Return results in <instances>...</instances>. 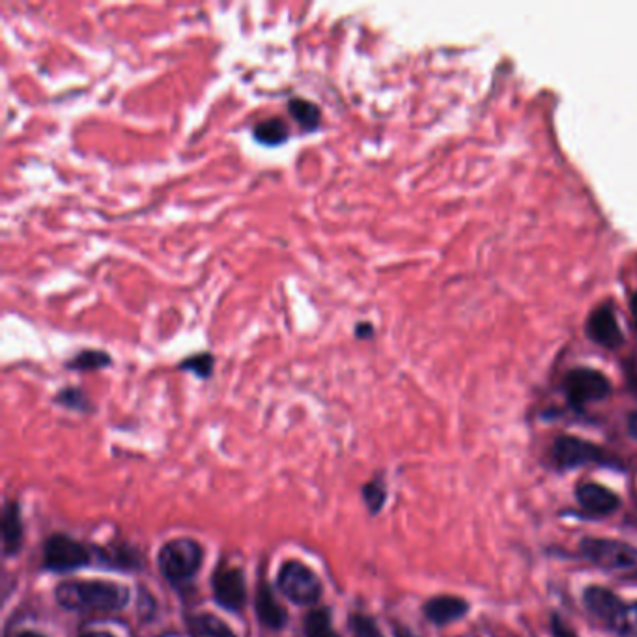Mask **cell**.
<instances>
[{
  "label": "cell",
  "instance_id": "cell-1",
  "mask_svg": "<svg viewBox=\"0 0 637 637\" xmlns=\"http://www.w3.org/2000/svg\"><path fill=\"white\" fill-rule=\"evenodd\" d=\"M58 606L81 613H113L129 604L126 585L105 580H70L55 591Z\"/></svg>",
  "mask_w": 637,
  "mask_h": 637
},
{
  "label": "cell",
  "instance_id": "cell-2",
  "mask_svg": "<svg viewBox=\"0 0 637 637\" xmlns=\"http://www.w3.org/2000/svg\"><path fill=\"white\" fill-rule=\"evenodd\" d=\"M204 561V550L193 538H174L159 550V570L172 585H184L197 576Z\"/></svg>",
  "mask_w": 637,
  "mask_h": 637
},
{
  "label": "cell",
  "instance_id": "cell-3",
  "mask_svg": "<svg viewBox=\"0 0 637 637\" xmlns=\"http://www.w3.org/2000/svg\"><path fill=\"white\" fill-rule=\"evenodd\" d=\"M581 553L596 565L613 574H637V548L615 538L587 537L581 540Z\"/></svg>",
  "mask_w": 637,
  "mask_h": 637
},
{
  "label": "cell",
  "instance_id": "cell-4",
  "mask_svg": "<svg viewBox=\"0 0 637 637\" xmlns=\"http://www.w3.org/2000/svg\"><path fill=\"white\" fill-rule=\"evenodd\" d=\"M277 587L292 604L298 606H314L324 591L318 574L296 559L283 563L277 576Z\"/></svg>",
  "mask_w": 637,
  "mask_h": 637
},
{
  "label": "cell",
  "instance_id": "cell-5",
  "mask_svg": "<svg viewBox=\"0 0 637 637\" xmlns=\"http://www.w3.org/2000/svg\"><path fill=\"white\" fill-rule=\"evenodd\" d=\"M90 559L92 555L85 544L62 533L47 538L43 546V567L51 572H71L90 565Z\"/></svg>",
  "mask_w": 637,
  "mask_h": 637
},
{
  "label": "cell",
  "instance_id": "cell-6",
  "mask_svg": "<svg viewBox=\"0 0 637 637\" xmlns=\"http://www.w3.org/2000/svg\"><path fill=\"white\" fill-rule=\"evenodd\" d=\"M565 395L568 402L576 408H581L591 402H600L609 397L611 382L600 370L580 367L570 370L565 378Z\"/></svg>",
  "mask_w": 637,
  "mask_h": 637
},
{
  "label": "cell",
  "instance_id": "cell-7",
  "mask_svg": "<svg viewBox=\"0 0 637 637\" xmlns=\"http://www.w3.org/2000/svg\"><path fill=\"white\" fill-rule=\"evenodd\" d=\"M212 591L221 608L238 613L247 604V583L240 568L223 563L213 572Z\"/></svg>",
  "mask_w": 637,
  "mask_h": 637
},
{
  "label": "cell",
  "instance_id": "cell-8",
  "mask_svg": "<svg viewBox=\"0 0 637 637\" xmlns=\"http://www.w3.org/2000/svg\"><path fill=\"white\" fill-rule=\"evenodd\" d=\"M553 458L563 469L580 468L585 464L604 462L606 454L593 443L574 436H561L553 443Z\"/></svg>",
  "mask_w": 637,
  "mask_h": 637
},
{
  "label": "cell",
  "instance_id": "cell-9",
  "mask_svg": "<svg viewBox=\"0 0 637 637\" xmlns=\"http://www.w3.org/2000/svg\"><path fill=\"white\" fill-rule=\"evenodd\" d=\"M587 335L604 348H617L623 344V331L611 305H600L591 312L587 320Z\"/></svg>",
  "mask_w": 637,
  "mask_h": 637
},
{
  "label": "cell",
  "instance_id": "cell-10",
  "mask_svg": "<svg viewBox=\"0 0 637 637\" xmlns=\"http://www.w3.org/2000/svg\"><path fill=\"white\" fill-rule=\"evenodd\" d=\"M576 497H578L581 509L587 510L589 514H595V516H609L621 505V499L613 490H609L602 484H596V482L581 484L580 488L576 490Z\"/></svg>",
  "mask_w": 637,
  "mask_h": 637
},
{
  "label": "cell",
  "instance_id": "cell-11",
  "mask_svg": "<svg viewBox=\"0 0 637 637\" xmlns=\"http://www.w3.org/2000/svg\"><path fill=\"white\" fill-rule=\"evenodd\" d=\"M468 613V600H464L460 596H436L425 604L426 619L432 624H438V626L456 623V621L464 619Z\"/></svg>",
  "mask_w": 637,
  "mask_h": 637
},
{
  "label": "cell",
  "instance_id": "cell-12",
  "mask_svg": "<svg viewBox=\"0 0 637 637\" xmlns=\"http://www.w3.org/2000/svg\"><path fill=\"white\" fill-rule=\"evenodd\" d=\"M583 604L595 617L609 624L613 621V617L619 613V609L623 608L624 602L606 587L593 585V587L585 589Z\"/></svg>",
  "mask_w": 637,
  "mask_h": 637
},
{
  "label": "cell",
  "instance_id": "cell-13",
  "mask_svg": "<svg viewBox=\"0 0 637 637\" xmlns=\"http://www.w3.org/2000/svg\"><path fill=\"white\" fill-rule=\"evenodd\" d=\"M255 609L258 621L268 626L271 630H281L286 624V611L279 604V600L273 595L271 587L266 583L258 585L255 596Z\"/></svg>",
  "mask_w": 637,
  "mask_h": 637
},
{
  "label": "cell",
  "instance_id": "cell-14",
  "mask_svg": "<svg viewBox=\"0 0 637 637\" xmlns=\"http://www.w3.org/2000/svg\"><path fill=\"white\" fill-rule=\"evenodd\" d=\"M2 544L4 555H15L23 544V520L21 510L15 501H8L2 510Z\"/></svg>",
  "mask_w": 637,
  "mask_h": 637
},
{
  "label": "cell",
  "instance_id": "cell-15",
  "mask_svg": "<svg viewBox=\"0 0 637 637\" xmlns=\"http://www.w3.org/2000/svg\"><path fill=\"white\" fill-rule=\"evenodd\" d=\"M189 637H238L225 621L213 613H197L187 621Z\"/></svg>",
  "mask_w": 637,
  "mask_h": 637
},
{
  "label": "cell",
  "instance_id": "cell-16",
  "mask_svg": "<svg viewBox=\"0 0 637 637\" xmlns=\"http://www.w3.org/2000/svg\"><path fill=\"white\" fill-rule=\"evenodd\" d=\"M288 113L292 114V118L305 131L318 128L322 122L320 107L314 101L305 100V98H290L288 100Z\"/></svg>",
  "mask_w": 637,
  "mask_h": 637
},
{
  "label": "cell",
  "instance_id": "cell-17",
  "mask_svg": "<svg viewBox=\"0 0 637 637\" xmlns=\"http://www.w3.org/2000/svg\"><path fill=\"white\" fill-rule=\"evenodd\" d=\"M290 129L286 126V122L281 118H268L256 124L253 129L256 141L264 146H279L288 139Z\"/></svg>",
  "mask_w": 637,
  "mask_h": 637
},
{
  "label": "cell",
  "instance_id": "cell-18",
  "mask_svg": "<svg viewBox=\"0 0 637 637\" xmlns=\"http://www.w3.org/2000/svg\"><path fill=\"white\" fill-rule=\"evenodd\" d=\"M303 630L307 637H339L337 630L333 628L329 611L324 608L312 609L311 613L305 617Z\"/></svg>",
  "mask_w": 637,
  "mask_h": 637
},
{
  "label": "cell",
  "instance_id": "cell-19",
  "mask_svg": "<svg viewBox=\"0 0 637 637\" xmlns=\"http://www.w3.org/2000/svg\"><path fill=\"white\" fill-rule=\"evenodd\" d=\"M608 626L617 637H637V602L623 604Z\"/></svg>",
  "mask_w": 637,
  "mask_h": 637
},
{
  "label": "cell",
  "instance_id": "cell-20",
  "mask_svg": "<svg viewBox=\"0 0 637 637\" xmlns=\"http://www.w3.org/2000/svg\"><path fill=\"white\" fill-rule=\"evenodd\" d=\"M109 365H111V355L101 350H83L68 363V367L75 370H100Z\"/></svg>",
  "mask_w": 637,
  "mask_h": 637
},
{
  "label": "cell",
  "instance_id": "cell-21",
  "mask_svg": "<svg viewBox=\"0 0 637 637\" xmlns=\"http://www.w3.org/2000/svg\"><path fill=\"white\" fill-rule=\"evenodd\" d=\"M57 402L60 406L68 408V410L88 411L90 410V402L88 397L81 389L77 387H66L57 395Z\"/></svg>",
  "mask_w": 637,
  "mask_h": 637
},
{
  "label": "cell",
  "instance_id": "cell-22",
  "mask_svg": "<svg viewBox=\"0 0 637 637\" xmlns=\"http://www.w3.org/2000/svg\"><path fill=\"white\" fill-rule=\"evenodd\" d=\"M213 363H215L213 355L204 352V354L187 357L184 363L180 365V369L189 370V372H193V374L199 376V378H210L213 372Z\"/></svg>",
  "mask_w": 637,
  "mask_h": 637
},
{
  "label": "cell",
  "instance_id": "cell-23",
  "mask_svg": "<svg viewBox=\"0 0 637 637\" xmlns=\"http://www.w3.org/2000/svg\"><path fill=\"white\" fill-rule=\"evenodd\" d=\"M385 497H387V492H385L382 482L370 481L363 486V499L369 507L370 514H378L383 509Z\"/></svg>",
  "mask_w": 637,
  "mask_h": 637
},
{
  "label": "cell",
  "instance_id": "cell-24",
  "mask_svg": "<svg viewBox=\"0 0 637 637\" xmlns=\"http://www.w3.org/2000/svg\"><path fill=\"white\" fill-rule=\"evenodd\" d=\"M352 630H354L355 637H383L378 624L365 615L352 617Z\"/></svg>",
  "mask_w": 637,
  "mask_h": 637
},
{
  "label": "cell",
  "instance_id": "cell-25",
  "mask_svg": "<svg viewBox=\"0 0 637 637\" xmlns=\"http://www.w3.org/2000/svg\"><path fill=\"white\" fill-rule=\"evenodd\" d=\"M553 636L555 637H576V634L563 623V619L553 617Z\"/></svg>",
  "mask_w": 637,
  "mask_h": 637
},
{
  "label": "cell",
  "instance_id": "cell-26",
  "mask_svg": "<svg viewBox=\"0 0 637 637\" xmlns=\"http://www.w3.org/2000/svg\"><path fill=\"white\" fill-rule=\"evenodd\" d=\"M355 335H357L359 339H367V337H372V326H370L369 322L357 324V326H355Z\"/></svg>",
  "mask_w": 637,
  "mask_h": 637
},
{
  "label": "cell",
  "instance_id": "cell-27",
  "mask_svg": "<svg viewBox=\"0 0 637 637\" xmlns=\"http://www.w3.org/2000/svg\"><path fill=\"white\" fill-rule=\"evenodd\" d=\"M628 432L632 438L637 439V411H632L628 417Z\"/></svg>",
  "mask_w": 637,
  "mask_h": 637
},
{
  "label": "cell",
  "instance_id": "cell-28",
  "mask_svg": "<svg viewBox=\"0 0 637 637\" xmlns=\"http://www.w3.org/2000/svg\"><path fill=\"white\" fill-rule=\"evenodd\" d=\"M79 637H114L111 632H101V630H92V632H85Z\"/></svg>",
  "mask_w": 637,
  "mask_h": 637
},
{
  "label": "cell",
  "instance_id": "cell-29",
  "mask_svg": "<svg viewBox=\"0 0 637 637\" xmlns=\"http://www.w3.org/2000/svg\"><path fill=\"white\" fill-rule=\"evenodd\" d=\"M630 311H632V318H634L637 326V292L632 296V301H630Z\"/></svg>",
  "mask_w": 637,
  "mask_h": 637
},
{
  "label": "cell",
  "instance_id": "cell-30",
  "mask_svg": "<svg viewBox=\"0 0 637 637\" xmlns=\"http://www.w3.org/2000/svg\"><path fill=\"white\" fill-rule=\"evenodd\" d=\"M15 637H47L40 634V632H34V630H25V632H19Z\"/></svg>",
  "mask_w": 637,
  "mask_h": 637
},
{
  "label": "cell",
  "instance_id": "cell-31",
  "mask_svg": "<svg viewBox=\"0 0 637 637\" xmlns=\"http://www.w3.org/2000/svg\"><path fill=\"white\" fill-rule=\"evenodd\" d=\"M395 634H397V637H413L410 632H408V630H404V628H397V630H395Z\"/></svg>",
  "mask_w": 637,
  "mask_h": 637
},
{
  "label": "cell",
  "instance_id": "cell-32",
  "mask_svg": "<svg viewBox=\"0 0 637 637\" xmlns=\"http://www.w3.org/2000/svg\"><path fill=\"white\" fill-rule=\"evenodd\" d=\"M632 391H634V393H636L637 395V376H634V378H632Z\"/></svg>",
  "mask_w": 637,
  "mask_h": 637
}]
</instances>
